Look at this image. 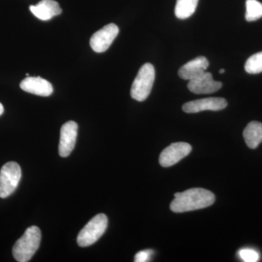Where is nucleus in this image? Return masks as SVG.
Returning a JSON list of instances; mask_svg holds the SVG:
<instances>
[{
    "label": "nucleus",
    "instance_id": "f257e3e1",
    "mask_svg": "<svg viewBox=\"0 0 262 262\" xmlns=\"http://www.w3.org/2000/svg\"><path fill=\"white\" fill-rule=\"evenodd\" d=\"M170 203V210L184 213L211 206L215 202L213 193L203 188H192L185 192L176 193Z\"/></svg>",
    "mask_w": 262,
    "mask_h": 262
},
{
    "label": "nucleus",
    "instance_id": "f03ea898",
    "mask_svg": "<svg viewBox=\"0 0 262 262\" xmlns=\"http://www.w3.org/2000/svg\"><path fill=\"white\" fill-rule=\"evenodd\" d=\"M40 241L41 231L39 227L36 226L29 227L13 246V257L18 262L30 261L37 252Z\"/></svg>",
    "mask_w": 262,
    "mask_h": 262
},
{
    "label": "nucleus",
    "instance_id": "7ed1b4c3",
    "mask_svg": "<svg viewBox=\"0 0 262 262\" xmlns=\"http://www.w3.org/2000/svg\"><path fill=\"white\" fill-rule=\"evenodd\" d=\"M155 79V70L151 63L141 67L130 90L131 97L138 101H145L152 89Z\"/></svg>",
    "mask_w": 262,
    "mask_h": 262
},
{
    "label": "nucleus",
    "instance_id": "20e7f679",
    "mask_svg": "<svg viewBox=\"0 0 262 262\" xmlns=\"http://www.w3.org/2000/svg\"><path fill=\"white\" fill-rule=\"evenodd\" d=\"M108 218L104 213H99L91 219L77 236V242L80 247H89L97 242L106 232Z\"/></svg>",
    "mask_w": 262,
    "mask_h": 262
},
{
    "label": "nucleus",
    "instance_id": "39448f33",
    "mask_svg": "<svg viewBox=\"0 0 262 262\" xmlns=\"http://www.w3.org/2000/svg\"><path fill=\"white\" fill-rule=\"evenodd\" d=\"M21 179V169L15 162H8L0 170V198L11 195Z\"/></svg>",
    "mask_w": 262,
    "mask_h": 262
},
{
    "label": "nucleus",
    "instance_id": "423d86ee",
    "mask_svg": "<svg viewBox=\"0 0 262 262\" xmlns=\"http://www.w3.org/2000/svg\"><path fill=\"white\" fill-rule=\"evenodd\" d=\"M119 33V28L115 24H110L93 34L90 45L96 53H103L113 44Z\"/></svg>",
    "mask_w": 262,
    "mask_h": 262
},
{
    "label": "nucleus",
    "instance_id": "0eeeda50",
    "mask_svg": "<svg viewBox=\"0 0 262 262\" xmlns=\"http://www.w3.org/2000/svg\"><path fill=\"white\" fill-rule=\"evenodd\" d=\"M192 151L190 144L185 142L173 143L162 151L159 162L163 167H170L179 163Z\"/></svg>",
    "mask_w": 262,
    "mask_h": 262
},
{
    "label": "nucleus",
    "instance_id": "6e6552de",
    "mask_svg": "<svg viewBox=\"0 0 262 262\" xmlns=\"http://www.w3.org/2000/svg\"><path fill=\"white\" fill-rule=\"evenodd\" d=\"M77 122L69 121L62 125L58 146V153L62 158H67L73 151L77 140Z\"/></svg>",
    "mask_w": 262,
    "mask_h": 262
},
{
    "label": "nucleus",
    "instance_id": "1a4fd4ad",
    "mask_svg": "<svg viewBox=\"0 0 262 262\" xmlns=\"http://www.w3.org/2000/svg\"><path fill=\"white\" fill-rule=\"evenodd\" d=\"M227 106V101L223 98H206L189 101L183 106V111L186 113H198L211 110L220 111Z\"/></svg>",
    "mask_w": 262,
    "mask_h": 262
},
{
    "label": "nucleus",
    "instance_id": "9d476101",
    "mask_svg": "<svg viewBox=\"0 0 262 262\" xmlns=\"http://www.w3.org/2000/svg\"><path fill=\"white\" fill-rule=\"evenodd\" d=\"M222 87V82L213 80V76L208 72L194 80H189L187 84L188 89L195 94H213Z\"/></svg>",
    "mask_w": 262,
    "mask_h": 262
},
{
    "label": "nucleus",
    "instance_id": "9b49d317",
    "mask_svg": "<svg viewBox=\"0 0 262 262\" xmlns=\"http://www.w3.org/2000/svg\"><path fill=\"white\" fill-rule=\"evenodd\" d=\"M20 89L29 94L39 96H49L53 92L51 82L40 77H27L21 81Z\"/></svg>",
    "mask_w": 262,
    "mask_h": 262
},
{
    "label": "nucleus",
    "instance_id": "f8f14e48",
    "mask_svg": "<svg viewBox=\"0 0 262 262\" xmlns=\"http://www.w3.org/2000/svg\"><path fill=\"white\" fill-rule=\"evenodd\" d=\"M209 62L204 56L196 57L192 61L182 66L179 70V76L183 80H192L206 72Z\"/></svg>",
    "mask_w": 262,
    "mask_h": 262
},
{
    "label": "nucleus",
    "instance_id": "ddd939ff",
    "mask_svg": "<svg viewBox=\"0 0 262 262\" xmlns=\"http://www.w3.org/2000/svg\"><path fill=\"white\" fill-rule=\"evenodd\" d=\"M29 9L34 16L42 20H50L62 13L61 7L54 0H42L37 5H31Z\"/></svg>",
    "mask_w": 262,
    "mask_h": 262
},
{
    "label": "nucleus",
    "instance_id": "4468645a",
    "mask_svg": "<svg viewBox=\"0 0 262 262\" xmlns=\"http://www.w3.org/2000/svg\"><path fill=\"white\" fill-rule=\"evenodd\" d=\"M244 140L248 147L256 149L262 142V124L253 121L250 122L244 131Z\"/></svg>",
    "mask_w": 262,
    "mask_h": 262
},
{
    "label": "nucleus",
    "instance_id": "2eb2a0df",
    "mask_svg": "<svg viewBox=\"0 0 262 262\" xmlns=\"http://www.w3.org/2000/svg\"><path fill=\"white\" fill-rule=\"evenodd\" d=\"M199 0H177L175 15L179 19H187L195 12Z\"/></svg>",
    "mask_w": 262,
    "mask_h": 262
},
{
    "label": "nucleus",
    "instance_id": "dca6fc26",
    "mask_svg": "<svg viewBox=\"0 0 262 262\" xmlns=\"http://www.w3.org/2000/svg\"><path fill=\"white\" fill-rule=\"evenodd\" d=\"M261 17V3L257 0H246V20L248 22L255 21Z\"/></svg>",
    "mask_w": 262,
    "mask_h": 262
},
{
    "label": "nucleus",
    "instance_id": "f3484780",
    "mask_svg": "<svg viewBox=\"0 0 262 262\" xmlns=\"http://www.w3.org/2000/svg\"><path fill=\"white\" fill-rule=\"evenodd\" d=\"M245 70L252 75L262 72V51L255 53L248 58L245 64Z\"/></svg>",
    "mask_w": 262,
    "mask_h": 262
},
{
    "label": "nucleus",
    "instance_id": "a211bd4d",
    "mask_svg": "<svg viewBox=\"0 0 262 262\" xmlns=\"http://www.w3.org/2000/svg\"><path fill=\"white\" fill-rule=\"evenodd\" d=\"M239 256L246 262H256L259 260V253L251 248H243L239 251Z\"/></svg>",
    "mask_w": 262,
    "mask_h": 262
},
{
    "label": "nucleus",
    "instance_id": "6ab92c4d",
    "mask_svg": "<svg viewBox=\"0 0 262 262\" xmlns=\"http://www.w3.org/2000/svg\"><path fill=\"white\" fill-rule=\"evenodd\" d=\"M154 254V251L152 250H144V251H139L136 253L135 257H134V261L135 262H146L150 261L151 256Z\"/></svg>",
    "mask_w": 262,
    "mask_h": 262
},
{
    "label": "nucleus",
    "instance_id": "aec40b11",
    "mask_svg": "<svg viewBox=\"0 0 262 262\" xmlns=\"http://www.w3.org/2000/svg\"><path fill=\"white\" fill-rule=\"evenodd\" d=\"M3 113H4V107H3V105L0 103V115H3Z\"/></svg>",
    "mask_w": 262,
    "mask_h": 262
},
{
    "label": "nucleus",
    "instance_id": "412c9836",
    "mask_svg": "<svg viewBox=\"0 0 262 262\" xmlns=\"http://www.w3.org/2000/svg\"><path fill=\"white\" fill-rule=\"evenodd\" d=\"M225 70H223V69H222V70H220V74H224V73H225Z\"/></svg>",
    "mask_w": 262,
    "mask_h": 262
}]
</instances>
